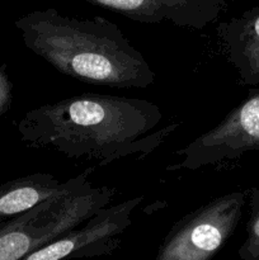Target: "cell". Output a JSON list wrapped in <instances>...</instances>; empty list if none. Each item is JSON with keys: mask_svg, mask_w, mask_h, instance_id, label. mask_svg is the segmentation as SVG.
<instances>
[{"mask_svg": "<svg viewBox=\"0 0 259 260\" xmlns=\"http://www.w3.org/2000/svg\"><path fill=\"white\" fill-rule=\"evenodd\" d=\"M94 167L76 177L60 182L48 173H35L0 185V222L33 210L41 203L60 196H68L90 184Z\"/></svg>", "mask_w": 259, "mask_h": 260, "instance_id": "cell-8", "label": "cell"}, {"mask_svg": "<svg viewBox=\"0 0 259 260\" xmlns=\"http://www.w3.org/2000/svg\"><path fill=\"white\" fill-rule=\"evenodd\" d=\"M259 151V89H253L213 128L177 150V162L167 170H195L218 167L240 159L246 152Z\"/></svg>", "mask_w": 259, "mask_h": 260, "instance_id": "cell-5", "label": "cell"}, {"mask_svg": "<svg viewBox=\"0 0 259 260\" xmlns=\"http://www.w3.org/2000/svg\"><path fill=\"white\" fill-rule=\"evenodd\" d=\"M140 23L168 22L177 27L203 29L220 18L229 0H84Z\"/></svg>", "mask_w": 259, "mask_h": 260, "instance_id": "cell-7", "label": "cell"}, {"mask_svg": "<svg viewBox=\"0 0 259 260\" xmlns=\"http://www.w3.org/2000/svg\"><path fill=\"white\" fill-rule=\"evenodd\" d=\"M116 189L86 185L81 190L41 203L33 210L0 223V260H22L37 249L83 225L107 207Z\"/></svg>", "mask_w": 259, "mask_h": 260, "instance_id": "cell-3", "label": "cell"}, {"mask_svg": "<svg viewBox=\"0 0 259 260\" xmlns=\"http://www.w3.org/2000/svg\"><path fill=\"white\" fill-rule=\"evenodd\" d=\"M249 218L246 238L238 251L240 260H259V188L248 189Z\"/></svg>", "mask_w": 259, "mask_h": 260, "instance_id": "cell-10", "label": "cell"}, {"mask_svg": "<svg viewBox=\"0 0 259 260\" xmlns=\"http://www.w3.org/2000/svg\"><path fill=\"white\" fill-rule=\"evenodd\" d=\"M216 33L221 55L241 84L259 85V7L220 23Z\"/></svg>", "mask_w": 259, "mask_h": 260, "instance_id": "cell-9", "label": "cell"}, {"mask_svg": "<svg viewBox=\"0 0 259 260\" xmlns=\"http://www.w3.org/2000/svg\"><path fill=\"white\" fill-rule=\"evenodd\" d=\"M12 104V85L5 71L0 68V117L10 108Z\"/></svg>", "mask_w": 259, "mask_h": 260, "instance_id": "cell-11", "label": "cell"}, {"mask_svg": "<svg viewBox=\"0 0 259 260\" xmlns=\"http://www.w3.org/2000/svg\"><path fill=\"white\" fill-rule=\"evenodd\" d=\"M15 27L28 50L75 80L123 89L154 84L146 58L106 18H73L48 8L18 18Z\"/></svg>", "mask_w": 259, "mask_h": 260, "instance_id": "cell-2", "label": "cell"}, {"mask_svg": "<svg viewBox=\"0 0 259 260\" xmlns=\"http://www.w3.org/2000/svg\"><path fill=\"white\" fill-rule=\"evenodd\" d=\"M246 203L248 190H235L187 213L163 239L155 260H211L234 235Z\"/></svg>", "mask_w": 259, "mask_h": 260, "instance_id": "cell-4", "label": "cell"}, {"mask_svg": "<svg viewBox=\"0 0 259 260\" xmlns=\"http://www.w3.org/2000/svg\"><path fill=\"white\" fill-rule=\"evenodd\" d=\"M142 200V197H135L102 208L83 225L22 260H66L111 255L121 245L122 236L131 226L132 216Z\"/></svg>", "mask_w": 259, "mask_h": 260, "instance_id": "cell-6", "label": "cell"}, {"mask_svg": "<svg viewBox=\"0 0 259 260\" xmlns=\"http://www.w3.org/2000/svg\"><path fill=\"white\" fill-rule=\"evenodd\" d=\"M161 121V109L146 99L81 94L28 111L18 134L30 149L107 167L144 159L180 126L175 122L157 129Z\"/></svg>", "mask_w": 259, "mask_h": 260, "instance_id": "cell-1", "label": "cell"}]
</instances>
